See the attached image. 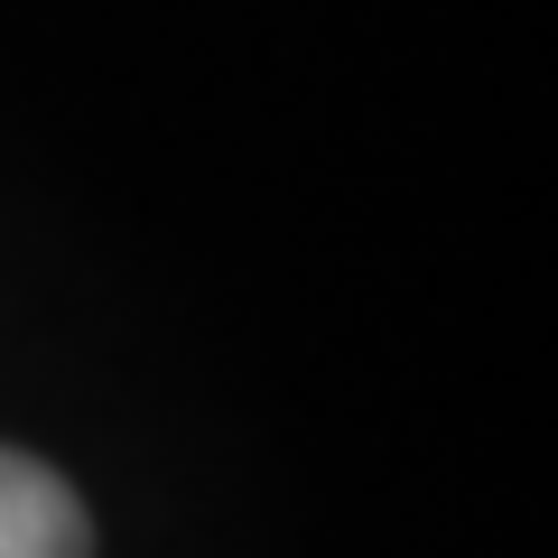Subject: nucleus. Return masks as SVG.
Returning a JSON list of instances; mask_svg holds the SVG:
<instances>
[{"label":"nucleus","mask_w":558,"mask_h":558,"mask_svg":"<svg viewBox=\"0 0 558 558\" xmlns=\"http://www.w3.org/2000/svg\"><path fill=\"white\" fill-rule=\"evenodd\" d=\"M0 558H94V521L75 484L20 447H0Z\"/></svg>","instance_id":"1"}]
</instances>
